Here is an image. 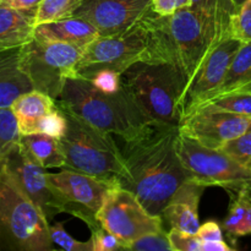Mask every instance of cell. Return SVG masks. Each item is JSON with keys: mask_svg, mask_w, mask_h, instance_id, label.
<instances>
[{"mask_svg": "<svg viewBox=\"0 0 251 251\" xmlns=\"http://www.w3.org/2000/svg\"><path fill=\"white\" fill-rule=\"evenodd\" d=\"M178 126L150 123L122 149L125 174L119 185L131 191L150 213L162 216L173 194L193 179L176 147Z\"/></svg>", "mask_w": 251, "mask_h": 251, "instance_id": "6da1fadb", "label": "cell"}, {"mask_svg": "<svg viewBox=\"0 0 251 251\" xmlns=\"http://www.w3.org/2000/svg\"><path fill=\"white\" fill-rule=\"evenodd\" d=\"M151 43L146 61H166L179 66L189 81L207 54L229 36V26L216 15L194 6L162 16L146 14Z\"/></svg>", "mask_w": 251, "mask_h": 251, "instance_id": "7a4b0ae2", "label": "cell"}, {"mask_svg": "<svg viewBox=\"0 0 251 251\" xmlns=\"http://www.w3.org/2000/svg\"><path fill=\"white\" fill-rule=\"evenodd\" d=\"M59 108L77 115L92 126L129 140L151 122L131 98L120 90L117 93H104L87 78L69 77L60 95L55 98Z\"/></svg>", "mask_w": 251, "mask_h": 251, "instance_id": "3957f363", "label": "cell"}, {"mask_svg": "<svg viewBox=\"0 0 251 251\" xmlns=\"http://www.w3.org/2000/svg\"><path fill=\"white\" fill-rule=\"evenodd\" d=\"M120 77L124 92L151 122L178 126L181 98L189 83L179 66L140 60L123 71Z\"/></svg>", "mask_w": 251, "mask_h": 251, "instance_id": "277c9868", "label": "cell"}, {"mask_svg": "<svg viewBox=\"0 0 251 251\" xmlns=\"http://www.w3.org/2000/svg\"><path fill=\"white\" fill-rule=\"evenodd\" d=\"M64 113L68 119V130L60 139L65 154L64 168L119 185L125 174V164L122 149L113 135L92 126L68 110Z\"/></svg>", "mask_w": 251, "mask_h": 251, "instance_id": "5b68a950", "label": "cell"}, {"mask_svg": "<svg viewBox=\"0 0 251 251\" xmlns=\"http://www.w3.org/2000/svg\"><path fill=\"white\" fill-rule=\"evenodd\" d=\"M50 225L19 188L4 164L0 168V250H54Z\"/></svg>", "mask_w": 251, "mask_h": 251, "instance_id": "8992f818", "label": "cell"}, {"mask_svg": "<svg viewBox=\"0 0 251 251\" xmlns=\"http://www.w3.org/2000/svg\"><path fill=\"white\" fill-rule=\"evenodd\" d=\"M83 48L61 42L32 38L20 49V61L34 90L58 98L69 77H76V66Z\"/></svg>", "mask_w": 251, "mask_h": 251, "instance_id": "52a82bcc", "label": "cell"}, {"mask_svg": "<svg viewBox=\"0 0 251 251\" xmlns=\"http://www.w3.org/2000/svg\"><path fill=\"white\" fill-rule=\"evenodd\" d=\"M151 43L146 15L125 31L100 36L88 44L76 66L77 76L90 78L96 71L112 69L122 74L136 61L145 60Z\"/></svg>", "mask_w": 251, "mask_h": 251, "instance_id": "ba28073f", "label": "cell"}, {"mask_svg": "<svg viewBox=\"0 0 251 251\" xmlns=\"http://www.w3.org/2000/svg\"><path fill=\"white\" fill-rule=\"evenodd\" d=\"M176 147L184 168L206 188L221 186L235 194L251 190V169L222 150L208 149L180 134Z\"/></svg>", "mask_w": 251, "mask_h": 251, "instance_id": "9c48e42d", "label": "cell"}, {"mask_svg": "<svg viewBox=\"0 0 251 251\" xmlns=\"http://www.w3.org/2000/svg\"><path fill=\"white\" fill-rule=\"evenodd\" d=\"M100 227L120 240L124 250L137 238L164 229L162 216L150 213L130 190L114 185L97 213Z\"/></svg>", "mask_w": 251, "mask_h": 251, "instance_id": "30bf717a", "label": "cell"}, {"mask_svg": "<svg viewBox=\"0 0 251 251\" xmlns=\"http://www.w3.org/2000/svg\"><path fill=\"white\" fill-rule=\"evenodd\" d=\"M49 185L65 203V213L85 222L91 230L100 227L97 213L108 191L118 184L102 180L69 168L59 173H47Z\"/></svg>", "mask_w": 251, "mask_h": 251, "instance_id": "8fae6325", "label": "cell"}, {"mask_svg": "<svg viewBox=\"0 0 251 251\" xmlns=\"http://www.w3.org/2000/svg\"><path fill=\"white\" fill-rule=\"evenodd\" d=\"M242 43L239 39L228 36L207 54L186 86L180 103L181 118L217 93Z\"/></svg>", "mask_w": 251, "mask_h": 251, "instance_id": "7c38bea8", "label": "cell"}, {"mask_svg": "<svg viewBox=\"0 0 251 251\" xmlns=\"http://www.w3.org/2000/svg\"><path fill=\"white\" fill-rule=\"evenodd\" d=\"M4 167L25 195L42 211L49 222L59 213H65V203L49 185L46 168L32 158L21 142L7 156Z\"/></svg>", "mask_w": 251, "mask_h": 251, "instance_id": "4fadbf2b", "label": "cell"}, {"mask_svg": "<svg viewBox=\"0 0 251 251\" xmlns=\"http://www.w3.org/2000/svg\"><path fill=\"white\" fill-rule=\"evenodd\" d=\"M251 124V117L222 110L198 108L181 118L179 134L193 139L202 146L221 150L228 142L242 136Z\"/></svg>", "mask_w": 251, "mask_h": 251, "instance_id": "5bb4252c", "label": "cell"}, {"mask_svg": "<svg viewBox=\"0 0 251 251\" xmlns=\"http://www.w3.org/2000/svg\"><path fill=\"white\" fill-rule=\"evenodd\" d=\"M151 7L152 0H82L73 16L90 21L100 36H109L134 26Z\"/></svg>", "mask_w": 251, "mask_h": 251, "instance_id": "9a60e30c", "label": "cell"}, {"mask_svg": "<svg viewBox=\"0 0 251 251\" xmlns=\"http://www.w3.org/2000/svg\"><path fill=\"white\" fill-rule=\"evenodd\" d=\"M205 189L206 186L195 179L184 181L162 212L164 222L186 234H196L200 228L199 205Z\"/></svg>", "mask_w": 251, "mask_h": 251, "instance_id": "2e32d148", "label": "cell"}, {"mask_svg": "<svg viewBox=\"0 0 251 251\" xmlns=\"http://www.w3.org/2000/svg\"><path fill=\"white\" fill-rule=\"evenodd\" d=\"M33 37L42 41L73 44L85 49L100 37V32L87 20L78 16H70L36 25Z\"/></svg>", "mask_w": 251, "mask_h": 251, "instance_id": "e0dca14e", "label": "cell"}, {"mask_svg": "<svg viewBox=\"0 0 251 251\" xmlns=\"http://www.w3.org/2000/svg\"><path fill=\"white\" fill-rule=\"evenodd\" d=\"M20 49L21 47L0 51V108H11L20 96L34 90L21 68Z\"/></svg>", "mask_w": 251, "mask_h": 251, "instance_id": "ac0fdd59", "label": "cell"}, {"mask_svg": "<svg viewBox=\"0 0 251 251\" xmlns=\"http://www.w3.org/2000/svg\"><path fill=\"white\" fill-rule=\"evenodd\" d=\"M37 9L17 10L0 5V51L24 46L33 38Z\"/></svg>", "mask_w": 251, "mask_h": 251, "instance_id": "d6986e66", "label": "cell"}, {"mask_svg": "<svg viewBox=\"0 0 251 251\" xmlns=\"http://www.w3.org/2000/svg\"><path fill=\"white\" fill-rule=\"evenodd\" d=\"M55 108V100L38 90L24 93L11 105L21 135L34 134L39 120Z\"/></svg>", "mask_w": 251, "mask_h": 251, "instance_id": "ffe728a7", "label": "cell"}, {"mask_svg": "<svg viewBox=\"0 0 251 251\" xmlns=\"http://www.w3.org/2000/svg\"><path fill=\"white\" fill-rule=\"evenodd\" d=\"M20 142L32 158L43 168H64L65 154L60 140L42 132L22 135Z\"/></svg>", "mask_w": 251, "mask_h": 251, "instance_id": "44dd1931", "label": "cell"}, {"mask_svg": "<svg viewBox=\"0 0 251 251\" xmlns=\"http://www.w3.org/2000/svg\"><path fill=\"white\" fill-rule=\"evenodd\" d=\"M251 87V41L243 42L215 96ZM213 96V97H215Z\"/></svg>", "mask_w": 251, "mask_h": 251, "instance_id": "7402d4cb", "label": "cell"}, {"mask_svg": "<svg viewBox=\"0 0 251 251\" xmlns=\"http://www.w3.org/2000/svg\"><path fill=\"white\" fill-rule=\"evenodd\" d=\"M198 108L222 110L233 114L251 117V87L215 96Z\"/></svg>", "mask_w": 251, "mask_h": 251, "instance_id": "603a6c76", "label": "cell"}, {"mask_svg": "<svg viewBox=\"0 0 251 251\" xmlns=\"http://www.w3.org/2000/svg\"><path fill=\"white\" fill-rule=\"evenodd\" d=\"M19 124L11 108H0V168L21 140Z\"/></svg>", "mask_w": 251, "mask_h": 251, "instance_id": "cb8c5ba5", "label": "cell"}, {"mask_svg": "<svg viewBox=\"0 0 251 251\" xmlns=\"http://www.w3.org/2000/svg\"><path fill=\"white\" fill-rule=\"evenodd\" d=\"M82 0H43L37 9L36 25L70 17Z\"/></svg>", "mask_w": 251, "mask_h": 251, "instance_id": "d4e9b609", "label": "cell"}, {"mask_svg": "<svg viewBox=\"0 0 251 251\" xmlns=\"http://www.w3.org/2000/svg\"><path fill=\"white\" fill-rule=\"evenodd\" d=\"M251 203V190H243L235 194L234 200L232 201V205L229 207V212L226 220L223 221V229L226 230L228 237L233 240V243L237 240L235 233L242 222L247 216L248 208Z\"/></svg>", "mask_w": 251, "mask_h": 251, "instance_id": "484cf974", "label": "cell"}, {"mask_svg": "<svg viewBox=\"0 0 251 251\" xmlns=\"http://www.w3.org/2000/svg\"><path fill=\"white\" fill-rule=\"evenodd\" d=\"M68 130V119L63 109L56 105L54 110L44 115L37 124V131L49 135L51 137L60 140Z\"/></svg>", "mask_w": 251, "mask_h": 251, "instance_id": "4316f807", "label": "cell"}, {"mask_svg": "<svg viewBox=\"0 0 251 251\" xmlns=\"http://www.w3.org/2000/svg\"><path fill=\"white\" fill-rule=\"evenodd\" d=\"M229 36L242 42L251 41V0H247L232 16Z\"/></svg>", "mask_w": 251, "mask_h": 251, "instance_id": "83f0119b", "label": "cell"}, {"mask_svg": "<svg viewBox=\"0 0 251 251\" xmlns=\"http://www.w3.org/2000/svg\"><path fill=\"white\" fill-rule=\"evenodd\" d=\"M50 238L51 242L58 244L65 251H93L92 240L88 242H80L76 240L66 232L64 222H56L50 226Z\"/></svg>", "mask_w": 251, "mask_h": 251, "instance_id": "f1b7e54d", "label": "cell"}, {"mask_svg": "<svg viewBox=\"0 0 251 251\" xmlns=\"http://www.w3.org/2000/svg\"><path fill=\"white\" fill-rule=\"evenodd\" d=\"M126 250L132 251H172L168 232L161 230L156 233H149L137 238L127 247Z\"/></svg>", "mask_w": 251, "mask_h": 251, "instance_id": "f546056e", "label": "cell"}, {"mask_svg": "<svg viewBox=\"0 0 251 251\" xmlns=\"http://www.w3.org/2000/svg\"><path fill=\"white\" fill-rule=\"evenodd\" d=\"M191 6L216 15L228 26H229L232 16L238 10L233 0H191Z\"/></svg>", "mask_w": 251, "mask_h": 251, "instance_id": "4dcf8cb0", "label": "cell"}, {"mask_svg": "<svg viewBox=\"0 0 251 251\" xmlns=\"http://www.w3.org/2000/svg\"><path fill=\"white\" fill-rule=\"evenodd\" d=\"M221 150L251 169V124L242 136L228 142Z\"/></svg>", "mask_w": 251, "mask_h": 251, "instance_id": "1f68e13d", "label": "cell"}, {"mask_svg": "<svg viewBox=\"0 0 251 251\" xmlns=\"http://www.w3.org/2000/svg\"><path fill=\"white\" fill-rule=\"evenodd\" d=\"M122 74L112 69H102L91 76L90 80L97 90L104 93H117L122 90Z\"/></svg>", "mask_w": 251, "mask_h": 251, "instance_id": "d6a6232c", "label": "cell"}, {"mask_svg": "<svg viewBox=\"0 0 251 251\" xmlns=\"http://www.w3.org/2000/svg\"><path fill=\"white\" fill-rule=\"evenodd\" d=\"M172 251H201V239L196 234L186 233L171 228L168 232Z\"/></svg>", "mask_w": 251, "mask_h": 251, "instance_id": "836d02e7", "label": "cell"}, {"mask_svg": "<svg viewBox=\"0 0 251 251\" xmlns=\"http://www.w3.org/2000/svg\"><path fill=\"white\" fill-rule=\"evenodd\" d=\"M91 240L93 244V251H115L124 250L123 244L115 235L107 232L104 228L98 227L91 230Z\"/></svg>", "mask_w": 251, "mask_h": 251, "instance_id": "e575fe53", "label": "cell"}, {"mask_svg": "<svg viewBox=\"0 0 251 251\" xmlns=\"http://www.w3.org/2000/svg\"><path fill=\"white\" fill-rule=\"evenodd\" d=\"M188 6H191V0H152V10L162 16L172 15L176 10Z\"/></svg>", "mask_w": 251, "mask_h": 251, "instance_id": "d590c367", "label": "cell"}, {"mask_svg": "<svg viewBox=\"0 0 251 251\" xmlns=\"http://www.w3.org/2000/svg\"><path fill=\"white\" fill-rule=\"evenodd\" d=\"M201 242H222L223 230L222 227L215 221H208V222L200 225L198 233H196Z\"/></svg>", "mask_w": 251, "mask_h": 251, "instance_id": "8d00e7d4", "label": "cell"}, {"mask_svg": "<svg viewBox=\"0 0 251 251\" xmlns=\"http://www.w3.org/2000/svg\"><path fill=\"white\" fill-rule=\"evenodd\" d=\"M42 1L43 0H0V5L17 10H32L38 9Z\"/></svg>", "mask_w": 251, "mask_h": 251, "instance_id": "74e56055", "label": "cell"}, {"mask_svg": "<svg viewBox=\"0 0 251 251\" xmlns=\"http://www.w3.org/2000/svg\"><path fill=\"white\" fill-rule=\"evenodd\" d=\"M201 251H233V248L229 247L225 240L222 242H202L201 243Z\"/></svg>", "mask_w": 251, "mask_h": 251, "instance_id": "f35d334b", "label": "cell"}, {"mask_svg": "<svg viewBox=\"0 0 251 251\" xmlns=\"http://www.w3.org/2000/svg\"><path fill=\"white\" fill-rule=\"evenodd\" d=\"M251 234V203L248 208L247 216H245L244 221L242 222V225L239 226V228L237 229V233H235V238L245 237V235Z\"/></svg>", "mask_w": 251, "mask_h": 251, "instance_id": "ab89813d", "label": "cell"}, {"mask_svg": "<svg viewBox=\"0 0 251 251\" xmlns=\"http://www.w3.org/2000/svg\"><path fill=\"white\" fill-rule=\"evenodd\" d=\"M245 1H247V0H233L234 5H235V6H237V9H239V7L242 6V5L244 4Z\"/></svg>", "mask_w": 251, "mask_h": 251, "instance_id": "60d3db41", "label": "cell"}]
</instances>
